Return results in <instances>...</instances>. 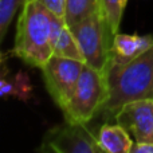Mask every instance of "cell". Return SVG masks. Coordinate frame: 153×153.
I'll list each match as a JSON object with an SVG mask.
<instances>
[{
  "label": "cell",
  "instance_id": "6da1fadb",
  "mask_svg": "<svg viewBox=\"0 0 153 153\" xmlns=\"http://www.w3.org/2000/svg\"><path fill=\"white\" fill-rule=\"evenodd\" d=\"M106 78L108 98L97 116L110 121L126 103L153 98V47L128 62H110Z\"/></svg>",
  "mask_w": 153,
  "mask_h": 153
},
{
  "label": "cell",
  "instance_id": "7a4b0ae2",
  "mask_svg": "<svg viewBox=\"0 0 153 153\" xmlns=\"http://www.w3.org/2000/svg\"><path fill=\"white\" fill-rule=\"evenodd\" d=\"M12 55L31 67L42 69L54 55L51 47V12L38 0H24L18 16Z\"/></svg>",
  "mask_w": 153,
  "mask_h": 153
},
{
  "label": "cell",
  "instance_id": "3957f363",
  "mask_svg": "<svg viewBox=\"0 0 153 153\" xmlns=\"http://www.w3.org/2000/svg\"><path fill=\"white\" fill-rule=\"evenodd\" d=\"M108 98L106 73L98 71L85 63L76 82L74 94L62 109L65 121L71 124H89L98 114Z\"/></svg>",
  "mask_w": 153,
  "mask_h": 153
},
{
  "label": "cell",
  "instance_id": "277c9868",
  "mask_svg": "<svg viewBox=\"0 0 153 153\" xmlns=\"http://www.w3.org/2000/svg\"><path fill=\"white\" fill-rule=\"evenodd\" d=\"M74 34L86 65L106 73L111 59L114 36L101 8L70 27Z\"/></svg>",
  "mask_w": 153,
  "mask_h": 153
},
{
  "label": "cell",
  "instance_id": "5b68a950",
  "mask_svg": "<svg viewBox=\"0 0 153 153\" xmlns=\"http://www.w3.org/2000/svg\"><path fill=\"white\" fill-rule=\"evenodd\" d=\"M40 151L54 153H101L97 134L87 124H65L51 128L45 134Z\"/></svg>",
  "mask_w": 153,
  "mask_h": 153
},
{
  "label": "cell",
  "instance_id": "8992f818",
  "mask_svg": "<svg viewBox=\"0 0 153 153\" xmlns=\"http://www.w3.org/2000/svg\"><path fill=\"white\" fill-rule=\"evenodd\" d=\"M85 62L53 55L42 67L43 82L51 100L59 109H63L74 94Z\"/></svg>",
  "mask_w": 153,
  "mask_h": 153
},
{
  "label": "cell",
  "instance_id": "52a82bcc",
  "mask_svg": "<svg viewBox=\"0 0 153 153\" xmlns=\"http://www.w3.org/2000/svg\"><path fill=\"white\" fill-rule=\"evenodd\" d=\"M116 121L138 143H153V98L137 100L122 106Z\"/></svg>",
  "mask_w": 153,
  "mask_h": 153
},
{
  "label": "cell",
  "instance_id": "ba28073f",
  "mask_svg": "<svg viewBox=\"0 0 153 153\" xmlns=\"http://www.w3.org/2000/svg\"><path fill=\"white\" fill-rule=\"evenodd\" d=\"M51 47L54 55L85 62L78 42L65 18L54 15L53 12H51Z\"/></svg>",
  "mask_w": 153,
  "mask_h": 153
},
{
  "label": "cell",
  "instance_id": "9c48e42d",
  "mask_svg": "<svg viewBox=\"0 0 153 153\" xmlns=\"http://www.w3.org/2000/svg\"><path fill=\"white\" fill-rule=\"evenodd\" d=\"M153 47V36L136 34H118L114 36L110 62H128Z\"/></svg>",
  "mask_w": 153,
  "mask_h": 153
},
{
  "label": "cell",
  "instance_id": "30bf717a",
  "mask_svg": "<svg viewBox=\"0 0 153 153\" xmlns=\"http://www.w3.org/2000/svg\"><path fill=\"white\" fill-rule=\"evenodd\" d=\"M97 140L101 149L108 153H132L133 140L122 125L105 122L98 129Z\"/></svg>",
  "mask_w": 153,
  "mask_h": 153
},
{
  "label": "cell",
  "instance_id": "8fae6325",
  "mask_svg": "<svg viewBox=\"0 0 153 153\" xmlns=\"http://www.w3.org/2000/svg\"><path fill=\"white\" fill-rule=\"evenodd\" d=\"M32 86L30 76L26 71H18L15 75H8L7 66L3 59L1 63V76H0V95L1 98L7 97H16L20 101H27L32 95Z\"/></svg>",
  "mask_w": 153,
  "mask_h": 153
},
{
  "label": "cell",
  "instance_id": "7c38bea8",
  "mask_svg": "<svg viewBox=\"0 0 153 153\" xmlns=\"http://www.w3.org/2000/svg\"><path fill=\"white\" fill-rule=\"evenodd\" d=\"M97 8H101L100 0H66L65 20L69 27H71L89 16Z\"/></svg>",
  "mask_w": 153,
  "mask_h": 153
},
{
  "label": "cell",
  "instance_id": "4fadbf2b",
  "mask_svg": "<svg viewBox=\"0 0 153 153\" xmlns=\"http://www.w3.org/2000/svg\"><path fill=\"white\" fill-rule=\"evenodd\" d=\"M126 3L128 0H100L101 10L110 27L113 36H116L120 32V24H121Z\"/></svg>",
  "mask_w": 153,
  "mask_h": 153
},
{
  "label": "cell",
  "instance_id": "5bb4252c",
  "mask_svg": "<svg viewBox=\"0 0 153 153\" xmlns=\"http://www.w3.org/2000/svg\"><path fill=\"white\" fill-rule=\"evenodd\" d=\"M24 0H0V38L1 40L7 35L8 27Z\"/></svg>",
  "mask_w": 153,
  "mask_h": 153
},
{
  "label": "cell",
  "instance_id": "9a60e30c",
  "mask_svg": "<svg viewBox=\"0 0 153 153\" xmlns=\"http://www.w3.org/2000/svg\"><path fill=\"white\" fill-rule=\"evenodd\" d=\"M38 1L45 5L54 15L65 18V13H66V0H38Z\"/></svg>",
  "mask_w": 153,
  "mask_h": 153
},
{
  "label": "cell",
  "instance_id": "2e32d148",
  "mask_svg": "<svg viewBox=\"0 0 153 153\" xmlns=\"http://www.w3.org/2000/svg\"><path fill=\"white\" fill-rule=\"evenodd\" d=\"M132 153H153V143H138L133 144Z\"/></svg>",
  "mask_w": 153,
  "mask_h": 153
}]
</instances>
